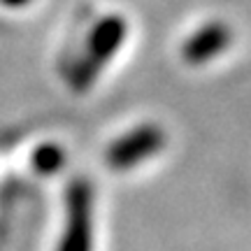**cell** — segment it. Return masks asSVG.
Returning a JSON list of instances; mask_svg holds the SVG:
<instances>
[{"label":"cell","instance_id":"4","mask_svg":"<svg viewBox=\"0 0 251 251\" xmlns=\"http://www.w3.org/2000/svg\"><path fill=\"white\" fill-rule=\"evenodd\" d=\"M63 161H65V153H63L61 147H56V144H45V147H40L35 151V170L42 172V175H54V172L61 170Z\"/></svg>","mask_w":251,"mask_h":251},{"label":"cell","instance_id":"5","mask_svg":"<svg viewBox=\"0 0 251 251\" xmlns=\"http://www.w3.org/2000/svg\"><path fill=\"white\" fill-rule=\"evenodd\" d=\"M5 5H12V7H17V5H24V2H28V0H2Z\"/></svg>","mask_w":251,"mask_h":251},{"label":"cell","instance_id":"2","mask_svg":"<svg viewBox=\"0 0 251 251\" xmlns=\"http://www.w3.org/2000/svg\"><path fill=\"white\" fill-rule=\"evenodd\" d=\"M163 142H165V135L161 128L156 126H140L130 130L128 135L119 137L117 142H112V147L107 149V163L112 170L124 172V170H133L137 163L151 158L153 153L161 151Z\"/></svg>","mask_w":251,"mask_h":251},{"label":"cell","instance_id":"1","mask_svg":"<svg viewBox=\"0 0 251 251\" xmlns=\"http://www.w3.org/2000/svg\"><path fill=\"white\" fill-rule=\"evenodd\" d=\"M93 249V191L84 179H75L68 191L65 230L56 251H91Z\"/></svg>","mask_w":251,"mask_h":251},{"label":"cell","instance_id":"3","mask_svg":"<svg viewBox=\"0 0 251 251\" xmlns=\"http://www.w3.org/2000/svg\"><path fill=\"white\" fill-rule=\"evenodd\" d=\"M228 42H230L228 28L224 24H209L186 42L184 56L188 63H205L209 58H214L219 51H224Z\"/></svg>","mask_w":251,"mask_h":251}]
</instances>
